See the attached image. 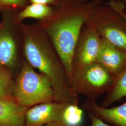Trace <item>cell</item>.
<instances>
[{
	"label": "cell",
	"instance_id": "6da1fadb",
	"mask_svg": "<svg viewBox=\"0 0 126 126\" xmlns=\"http://www.w3.org/2000/svg\"><path fill=\"white\" fill-rule=\"evenodd\" d=\"M101 2V0H93L62 2L54 6L50 16L36 23L47 35L59 55L70 86L74 51L81 30Z\"/></svg>",
	"mask_w": 126,
	"mask_h": 126
},
{
	"label": "cell",
	"instance_id": "7a4b0ae2",
	"mask_svg": "<svg viewBox=\"0 0 126 126\" xmlns=\"http://www.w3.org/2000/svg\"><path fill=\"white\" fill-rule=\"evenodd\" d=\"M20 31L27 62L50 79L56 101L78 103V95L72 91L63 64L45 31L36 23H21Z\"/></svg>",
	"mask_w": 126,
	"mask_h": 126
},
{
	"label": "cell",
	"instance_id": "3957f363",
	"mask_svg": "<svg viewBox=\"0 0 126 126\" xmlns=\"http://www.w3.org/2000/svg\"><path fill=\"white\" fill-rule=\"evenodd\" d=\"M14 99L18 105L24 107L56 101L52 84L50 79L36 72L27 61L13 85Z\"/></svg>",
	"mask_w": 126,
	"mask_h": 126
},
{
	"label": "cell",
	"instance_id": "277c9868",
	"mask_svg": "<svg viewBox=\"0 0 126 126\" xmlns=\"http://www.w3.org/2000/svg\"><path fill=\"white\" fill-rule=\"evenodd\" d=\"M89 21L101 38L126 51V12L122 2H101Z\"/></svg>",
	"mask_w": 126,
	"mask_h": 126
},
{
	"label": "cell",
	"instance_id": "5b68a950",
	"mask_svg": "<svg viewBox=\"0 0 126 126\" xmlns=\"http://www.w3.org/2000/svg\"><path fill=\"white\" fill-rule=\"evenodd\" d=\"M114 80L115 77L103 65L94 62L73 69L71 87L75 94L96 100L110 90Z\"/></svg>",
	"mask_w": 126,
	"mask_h": 126
},
{
	"label": "cell",
	"instance_id": "8992f818",
	"mask_svg": "<svg viewBox=\"0 0 126 126\" xmlns=\"http://www.w3.org/2000/svg\"><path fill=\"white\" fill-rule=\"evenodd\" d=\"M2 18L0 22V65L13 67L18 57V46L15 33L20 23L16 20V12L3 10Z\"/></svg>",
	"mask_w": 126,
	"mask_h": 126
},
{
	"label": "cell",
	"instance_id": "52a82bcc",
	"mask_svg": "<svg viewBox=\"0 0 126 126\" xmlns=\"http://www.w3.org/2000/svg\"><path fill=\"white\" fill-rule=\"evenodd\" d=\"M101 37L89 20L84 25L77 42L73 59V71L96 62L99 54Z\"/></svg>",
	"mask_w": 126,
	"mask_h": 126
},
{
	"label": "cell",
	"instance_id": "ba28073f",
	"mask_svg": "<svg viewBox=\"0 0 126 126\" xmlns=\"http://www.w3.org/2000/svg\"><path fill=\"white\" fill-rule=\"evenodd\" d=\"M67 104L52 101L28 109L25 115V126H43L53 123L62 125V114Z\"/></svg>",
	"mask_w": 126,
	"mask_h": 126
},
{
	"label": "cell",
	"instance_id": "9c48e42d",
	"mask_svg": "<svg viewBox=\"0 0 126 126\" xmlns=\"http://www.w3.org/2000/svg\"><path fill=\"white\" fill-rule=\"evenodd\" d=\"M96 62L103 65L115 78L126 68V51L101 38L100 49Z\"/></svg>",
	"mask_w": 126,
	"mask_h": 126
},
{
	"label": "cell",
	"instance_id": "30bf717a",
	"mask_svg": "<svg viewBox=\"0 0 126 126\" xmlns=\"http://www.w3.org/2000/svg\"><path fill=\"white\" fill-rule=\"evenodd\" d=\"M83 107L102 121L116 126H126V101L117 107L108 108L98 105L95 99H88Z\"/></svg>",
	"mask_w": 126,
	"mask_h": 126
},
{
	"label": "cell",
	"instance_id": "8fae6325",
	"mask_svg": "<svg viewBox=\"0 0 126 126\" xmlns=\"http://www.w3.org/2000/svg\"><path fill=\"white\" fill-rule=\"evenodd\" d=\"M28 109L15 101L0 98V126H25Z\"/></svg>",
	"mask_w": 126,
	"mask_h": 126
},
{
	"label": "cell",
	"instance_id": "7c38bea8",
	"mask_svg": "<svg viewBox=\"0 0 126 126\" xmlns=\"http://www.w3.org/2000/svg\"><path fill=\"white\" fill-rule=\"evenodd\" d=\"M54 6L39 4H30L22 10L16 13L15 19L18 23L24 19L32 18L41 20L48 17L52 13Z\"/></svg>",
	"mask_w": 126,
	"mask_h": 126
},
{
	"label": "cell",
	"instance_id": "4fadbf2b",
	"mask_svg": "<svg viewBox=\"0 0 126 126\" xmlns=\"http://www.w3.org/2000/svg\"><path fill=\"white\" fill-rule=\"evenodd\" d=\"M126 96V68L115 77L113 84L107 92L101 106L108 108Z\"/></svg>",
	"mask_w": 126,
	"mask_h": 126
},
{
	"label": "cell",
	"instance_id": "5bb4252c",
	"mask_svg": "<svg viewBox=\"0 0 126 126\" xmlns=\"http://www.w3.org/2000/svg\"><path fill=\"white\" fill-rule=\"evenodd\" d=\"M83 111L78 103L67 104L62 114V126H79L83 121Z\"/></svg>",
	"mask_w": 126,
	"mask_h": 126
},
{
	"label": "cell",
	"instance_id": "9a60e30c",
	"mask_svg": "<svg viewBox=\"0 0 126 126\" xmlns=\"http://www.w3.org/2000/svg\"><path fill=\"white\" fill-rule=\"evenodd\" d=\"M13 89V84L11 75L0 65V98L15 101Z\"/></svg>",
	"mask_w": 126,
	"mask_h": 126
},
{
	"label": "cell",
	"instance_id": "2e32d148",
	"mask_svg": "<svg viewBox=\"0 0 126 126\" xmlns=\"http://www.w3.org/2000/svg\"><path fill=\"white\" fill-rule=\"evenodd\" d=\"M29 0H0V10L18 12L30 4Z\"/></svg>",
	"mask_w": 126,
	"mask_h": 126
},
{
	"label": "cell",
	"instance_id": "e0dca14e",
	"mask_svg": "<svg viewBox=\"0 0 126 126\" xmlns=\"http://www.w3.org/2000/svg\"><path fill=\"white\" fill-rule=\"evenodd\" d=\"M30 4H39L56 6L62 3L61 0H29Z\"/></svg>",
	"mask_w": 126,
	"mask_h": 126
},
{
	"label": "cell",
	"instance_id": "ac0fdd59",
	"mask_svg": "<svg viewBox=\"0 0 126 126\" xmlns=\"http://www.w3.org/2000/svg\"><path fill=\"white\" fill-rule=\"evenodd\" d=\"M88 116L91 122V126H111L105 123L93 113L89 112Z\"/></svg>",
	"mask_w": 126,
	"mask_h": 126
},
{
	"label": "cell",
	"instance_id": "d6986e66",
	"mask_svg": "<svg viewBox=\"0 0 126 126\" xmlns=\"http://www.w3.org/2000/svg\"><path fill=\"white\" fill-rule=\"evenodd\" d=\"M77 1L79 2H88L91 0H76ZM108 2H114V3H118V2H122V0H108Z\"/></svg>",
	"mask_w": 126,
	"mask_h": 126
},
{
	"label": "cell",
	"instance_id": "ffe728a7",
	"mask_svg": "<svg viewBox=\"0 0 126 126\" xmlns=\"http://www.w3.org/2000/svg\"><path fill=\"white\" fill-rule=\"evenodd\" d=\"M43 126H62L61 124L59 123H50L45 125Z\"/></svg>",
	"mask_w": 126,
	"mask_h": 126
},
{
	"label": "cell",
	"instance_id": "44dd1931",
	"mask_svg": "<svg viewBox=\"0 0 126 126\" xmlns=\"http://www.w3.org/2000/svg\"><path fill=\"white\" fill-rule=\"evenodd\" d=\"M122 3L123 4V6H124V10L126 12V0H122Z\"/></svg>",
	"mask_w": 126,
	"mask_h": 126
},
{
	"label": "cell",
	"instance_id": "7402d4cb",
	"mask_svg": "<svg viewBox=\"0 0 126 126\" xmlns=\"http://www.w3.org/2000/svg\"><path fill=\"white\" fill-rule=\"evenodd\" d=\"M62 3V2H68V1H74L76 0H61Z\"/></svg>",
	"mask_w": 126,
	"mask_h": 126
}]
</instances>
